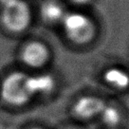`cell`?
Instances as JSON below:
<instances>
[{"mask_svg": "<svg viewBox=\"0 0 129 129\" xmlns=\"http://www.w3.org/2000/svg\"><path fill=\"white\" fill-rule=\"evenodd\" d=\"M21 60L31 69H42L50 60L48 47L40 41H30L21 50Z\"/></svg>", "mask_w": 129, "mask_h": 129, "instance_id": "obj_4", "label": "cell"}, {"mask_svg": "<svg viewBox=\"0 0 129 129\" xmlns=\"http://www.w3.org/2000/svg\"><path fill=\"white\" fill-rule=\"evenodd\" d=\"M68 11L58 0H45L40 7L42 19L49 25L61 24Z\"/></svg>", "mask_w": 129, "mask_h": 129, "instance_id": "obj_6", "label": "cell"}, {"mask_svg": "<svg viewBox=\"0 0 129 129\" xmlns=\"http://www.w3.org/2000/svg\"><path fill=\"white\" fill-rule=\"evenodd\" d=\"M8 1H9V0H0V8H1V7H2L4 4H6Z\"/></svg>", "mask_w": 129, "mask_h": 129, "instance_id": "obj_11", "label": "cell"}, {"mask_svg": "<svg viewBox=\"0 0 129 129\" xmlns=\"http://www.w3.org/2000/svg\"><path fill=\"white\" fill-rule=\"evenodd\" d=\"M74 5L76 6H79V7H84V6H87L89 5L92 0H70Z\"/></svg>", "mask_w": 129, "mask_h": 129, "instance_id": "obj_10", "label": "cell"}, {"mask_svg": "<svg viewBox=\"0 0 129 129\" xmlns=\"http://www.w3.org/2000/svg\"><path fill=\"white\" fill-rule=\"evenodd\" d=\"M1 97L3 101L12 106H23L35 96L31 85L30 75L22 71L9 74L1 85Z\"/></svg>", "mask_w": 129, "mask_h": 129, "instance_id": "obj_1", "label": "cell"}, {"mask_svg": "<svg viewBox=\"0 0 129 129\" xmlns=\"http://www.w3.org/2000/svg\"><path fill=\"white\" fill-rule=\"evenodd\" d=\"M61 25L66 37L72 44L78 46L91 43L97 34L94 21L83 12H68Z\"/></svg>", "mask_w": 129, "mask_h": 129, "instance_id": "obj_2", "label": "cell"}, {"mask_svg": "<svg viewBox=\"0 0 129 129\" xmlns=\"http://www.w3.org/2000/svg\"><path fill=\"white\" fill-rule=\"evenodd\" d=\"M30 80L35 96L51 92L55 85L54 78L50 74H38L35 76H30Z\"/></svg>", "mask_w": 129, "mask_h": 129, "instance_id": "obj_8", "label": "cell"}, {"mask_svg": "<svg viewBox=\"0 0 129 129\" xmlns=\"http://www.w3.org/2000/svg\"><path fill=\"white\" fill-rule=\"evenodd\" d=\"M103 78L111 87L118 90L129 88V73L122 68L111 67L105 71Z\"/></svg>", "mask_w": 129, "mask_h": 129, "instance_id": "obj_7", "label": "cell"}, {"mask_svg": "<svg viewBox=\"0 0 129 129\" xmlns=\"http://www.w3.org/2000/svg\"><path fill=\"white\" fill-rule=\"evenodd\" d=\"M32 129H43V128H40V127H34V128H32Z\"/></svg>", "mask_w": 129, "mask_h": 129, "instance_id": "obj_12", "label": "cell"}, {"mask_svg": "<svg viewBox=\"0 0 129 129\" xmlns=\"http://www.w3.org/2000/svg\"><path fill=\"white\" fill-rule=\"evenodd\" d=\"M106 103L101 97L86 95L80 97L72 106V114L80 120H91L101 115Z\"/></svg>", "mask_w": 129, "mask_h": 129, "instance_id": "obj_5", "label": "cell"}, {"mask_svg": "<svg viewBox=\"0 0 129 129\" xmlns=\"http://www.w3.org/2000/svg\"><path fill=\"white\" fill-rule=\"evenodd\" d=\"M31 11L25 0H9L1 7V22L8 30L25 31L31 24Z\"/></svg>", "mask_w": 129, "mask_h": 129, "instance_id": "obj_3", "label": "cell"}, {"mask_svg": "<svg viewBox=\"0 0 129 129\" xmlns=\"http://www.w3.org/2000/svg\"><path fill=\"white\" fill-rule=\"evenodd\" d=\"M102 120L108 126H117L121 121V111L117 106L113 105H105V108L103 109L101 115Z\"/></svg>", "mask_w": 129, "mask_h": 129, "instance_id": "obj_9", "label": "cell"}]
</instances>
